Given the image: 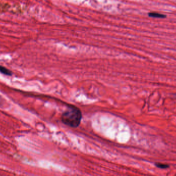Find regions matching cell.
<instances>
[{"label": "cell", "instance_id": "3", "mask_svg": "<svg viewBox=\"0 0 176 176\" xmlns=\"http://www.w3.org/2000/svg\"><path fill=\"white\" fill-rule=\"evenodd\" d=\"M148 15L151 17L156 18H164L166 17L165 15L158 13H150Z\"/></svg>", "mask_w": 176, "mask_h": 176}, {"label": "cell", "instance_id": "1", "mask_svg": "<svg viewBox=\"0 0 176 176\" xmlns=\"http://www.w3.org/2000/svg\"><path fill=\"white\" fill-rule=\"evenodd\" d=\"M82 113L80 110L75 106H70L61 115L62 123L71 128H77L82 122Z\"/></svg>", "mask_w": 176, "mask_h": 176}, {"label": "cell", "instance_id": "4", "mask_svg": "<svg viewBox=\"0 0 176 176\" xmlns=\"http://www.w3.org/2000/svg\"><path fill=\"white\" fill-rule=\"evenodd\" d=\"M155 165L157 166V168H161V169H166L170 167V166L168 164L160 163H155Z\"/></svg>", "mask_w": 176, "mask_h": 176}, {"label": "cell", "instance_id": "2", "mask_svg": "<svg viewBox=\"0 0 176 176\" xmlns=\"http://www.w3.org/2000/svg\"><path fill=\"white\" fill-rule=\"evenodd\" d=\"M0 72L2 74L8 76H11L12 75V72L10 70H9L5 67H3L2 66H0Z\"/></svg>", "mask_w": 176, "mask_h": 176}]
</instances>
